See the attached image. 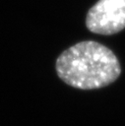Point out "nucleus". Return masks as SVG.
Returning <instances> with one entry per match:
<instances>
[{
	"label": "nucleus",
	"mask_w": 125,
	"mask_h": 126,
	"mask_svg": "<svg viewBox=\"0 0 125 126\" xmlns=\"http://www.w3.org/2000/svg\"><path fill=\"white\" fill-rule=\"evenodd\" d=\"M55 67L64 83L80 90L106 87L121 73L115 54L94 40L81 41L64 50L58 56Z\"/></svg>",
	"instance_id": "f257e3e1"
},
{
	"label": "nucleus",
	"mask_w": 125,
	"mask_h": 126,
	"mask_svg": "<svg viewBox=\"0 0 125 126\" xmlns=\"http://www.w3.org/2000/svg\"><path fill=\"white\" fill-rule=\"evenodd\" d=\"M86 26L92 32L111 35L125 28V0H98L88 12Z\"/></svg>",
	"instance_id": "f03ea898"
}]
</instances>
